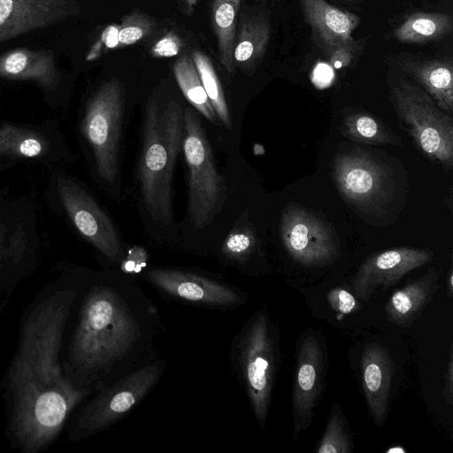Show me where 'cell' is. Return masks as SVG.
I'll list each match as a JSON object with an SVG mask.
<instances>
[{"mask_svg":"<svg viewBox=\"0 0 453 453\" xmlns=\"http://www.w3.org/2000/svg\"><path fill=\"white\" fill-rule=\"evenodd\" d=\"M163 331L158 310L126 273L90 287L71 344L81 387L98 391L158 359Z\"/></svg>","mask_w":453,"mask_h":453,"instance_id":"cell-1","label":"cell"},{"mask_svg":"<svg viewBox=\"0 0 453 453\" xmlns=\"http://www.w3.org/2000/svg\"><path fill=\"white\" fill-rule=\"evenodd\" d=\"M73 291L47 298L26 319L11 369L14 434L23 449L35 452L61 430L72 411L91 390L69 380L59 349Z\"/></svg>","mask_w":453,"mask_h":453,"instance_id":"cell-2","label":"cell"},{"mask_svg":"<svg viewBox=\"0 0 453 453\" xmlns=\"http://www.w3.org/2000/svg\"><path fill=\"white\" fill-rule=\"evenodd\" d=\"M183 112L175 101L163 109L149 101L144 113L139 182L147 211L154 220L163 224L173 219L172 187L182 145Z\"/></svg>","mask_w":453,"mask_h":453,"instance_id":"cell-3","label":"cell"},{"mask_svg":"<svg viewBox=\"0 0 453 453\" xmlns=\"http://www.w3.org/2000/svg\"><path fill=\"white\" fill-rule=\"evenodd\" d=\"M231 359L255 418L263 429L279 361L275 326L265 307L257 310L234 337Z\"/></svg>","mask_w":453,"mask_h":453,"instance_id":"cell-4","label":"cell"},{"mask_svg":"<svg viewBox=\"0 0 453 453\" xmlns=\"http://www.w3.org/2000/svg\"><path fill=\"white\" fill-rule=\"evenodd\" d=\"M182 150L188 166V211L196 229L210 225L226 196L224 178L219 173L210 142L194 109L183 112Z\"/></svg>","mask_w":453,"mask_h":453,"instance_id":"cell-5","label":"cell"},{"mask_svg":"<svg viewBox=\"0 0 453 453\" xmlns=\"http://www.w3.org/2000/svg\"><path fill=\"white\" fill-rule=\"evenodd\" d=\"M395 111L415 145L445 170L453 165V119L422 88L406 79L391 88Z\"/></svg>","mask_w":453,"mask_h":453,"instance_id":"cell-6","label":"cell"},{"mask_svg":"<svg viewBox=\"0 0 453 453\" xmlns=\"http://www.w3.org/2000/svg\"><path fill=\"white\" fill-rule=\"evenodd\" d=\"M165 367L166 361L158 358L99 389L78 419L79 431L94 434L124 418L154 388Z\"/></svg>","mask_w":453,"mask_h":453,"instance_id":"cell-7","label":"cell"},{"mask_svg":"<svg viewBox=\"0 0 453 453\" xmlns=\"http://www.w3.org/2000/svg\"><path fill=\"white\" fill-rule=\"evenodd\" d=\"M124 111L123 84L112 79L96 91L86 116L85 132L95 151L97 171L108 182L114 181L119 173Z\"/></svg>","mask_w":453,"mask_h":453,"instance_id":"cell-8","label":"cell"},{"mask_svg":"<svg viewBox=\"0 0 453 453\" xmlns=\"http://www.w3.org/2000/svg\"><path fill=\"white\" fill-rule=\"evenodd\" d=\"M145 278L165 297L194 306L231 309L247 300L245 292L237 287L192 271L152 268Z\"/></svg>","mask_w":453,"mask_h":453,"instance_id":"cell-9","label":"cell"},{"mask_svg":"<svg viewBox=\"0 0 453 453\" xmlns=\"http://www.w3.org/2000/svg\"><path fill=\"white\" fill-rule=\"evenodd\" d=\"M280 237L289 256L305 266L326 265L339 255L331 226L298 205H289L282 213Z\"/></svg>","mask_w":453,"mask_h":453,"instance_id":"cell-10","label":"cell"},{"mask_svg":"<svg viewBox=\"0 0 453 453\" xmlns=\"http://www.w3.org/2000/svg\"><path fill=\"white\" fill-rule=\"evenodd\" d=\"M325 355L314 334H306L299 341L296 355L292 392L295 440L312 422L324 385Z\"/></svg>","mask_w":453,"mask_h":453,"instance_id":"cell-11","label":"cell"},{"mask_svg":"<svg viewBox=\"0 0 453 453\" xmlns=\"http://www.w3.org/2000/svg\"><path fill=\"white\" fill-rule=\"evenodd\" d=\"M429 250L397 247L374 253L365 258L350 283L357 299L365 302L380 287L387 289L395 285L410 272L429 263Z\"/></svg>","mask_w":453,"mask_h":453,"instance_id":"cell-12","label":"cell"},{"mask_svg":"<svg viewBox=\"0 0 453 453\" xmlns=\"http://www.w3.org/2000/svg\"><path fill=\"white\" fill-rule=\"evenodd\" d=\"M80 12L78 0H0V43Z\"/></svg>","mask_w":453,"mask_h":453,"instance_id":"cell-13","label":"cell"},{"mask_svg":"<svg viewBox=\"0 0 453 453\" xmlns=\"http://www.w3.org/2000/svg\"><path fill=\"white\" fill-rule=\"evenodd\" d=\"M333 174L340 192L349 202L368 204L385 194L387 174L365 154L340 155L334 160Z\"/></svg>","mask_w":453,"mask_h":453,"instance_id":"cell-14","label":"cell"},{"mask_svg":"<svg viewBox=\"0 0 453 453\" xmlns=\"http://www.w3.org/2000/svg\"><path fill=\"white\" fill-rule=\"evenodd\" d=\"M68 208L80 232L111 263L125 257L118 232L107 214L86 193L73 188Z\"/></svg>","mask_w":453,"mask_h":453,"instance_id":"cell-15","label":"cell"},{"mask_svg":"<svg viewBox=\"0 0 453 453\" xmlns=\"http://www.w3.org/2000/svg\"><path fill=\"white\" fill-rule=\"evenodd\" d=\"M362 388L373 422L381 427L386 420L394 365L386 348L370 343L363 350L361 362Z\"/></svg>","mask_w":453,"mask_h":453,"instance_id":"cell-16","label":"cell"},{"mask_svg":"<svg viewBox=\"0 0 453 453\" xmlns=\"http://www.w3.org/2000/svg\"><path fill=\"white\" fill-rule=\"evenodd\" d=\"M299 3L305 21L326 53L338 45L356 42L351 35L360 23L357 15L326 0H299Z\"/></svg>","mask_w":453,"mask_h":453,"instance_id":"cell-17","label":"cell"},{"mask_svg":"<svg viewBox=\"0 0 453 453\" xmlns=\"http://www.w3.org/2000/svg\"><path fill=\"white\" fill-rule=\"evenodd\" d=\"M439 280L440 273L430 268L420 278L395 290L385 305L388 319L398 326H410L439 289Z\"/></svg>","mask_w":453,"mask_h":453,"instance_id":"cell-18","label":"cell"},{"mask_svg":"<svg viewBox=\"0 0 453 453\" xmlns=\"http://www.w3.org/2000/svg\"><path fill=\"white\" fill-rule=\"evenodd\" d=\"M402 70L419 83L436 105L453 111V65L451 58L411 59L400 62Z\"/></svg>","mask_w":453,"mask_h":453,"instance_id":"cell-19","label":"cell"},{"mask_svg":"<svg viewBox=\"0 0 453 453\" xmlns=\"http://www.w3.org/2000/svg\"><path fill=\"white\" fill-rule=\"evenodd\" d=\"M271 37L269 19L263 13H242L236 26L234 65L251 71L263 58Z\"/></svg>","mask_w":453,"mask_h":453,"instance_id":"cell-20","label":"cell"},{"mask_svg":"<svg viewBox=\"0 0 453 453\" xmlns=\"http://www.w3.org/2000/svg\"><path fill=\"white\" fill-rule=\"evenodd\" d=\"M56 73L54 58L44 51L16 49L0 57V75L50 81Z\"/></svg>","mask_w":453,"mask_h":453,"instance_id":"cell-21","label":"cell"},{"mask_svg":"<svg viewBox=\"0 0 453 453\" xmlns=\"http://www.w3.org/2000/svg\"><path fill=\"white\" fill-rule=\"evenodd\" d=\"M242 0H213L212 27L217 40L219 58L226 72L234 71V48L237 17Z\"/></svg>","mask_w":453,"mask_h":453,"instance_id":"cell-22","label":"cell"},{"mask_svg":"<svg viewBox=\"0 0 453 453\" xmlns=\"http://www.w3.org/2000/svg\"><path fill=\"white\" fill-rule=\"evenodd\" d=\"M452 19L447 13L418 12L409 15L394 30V37L403 43H424L448 35Z\"/></svg>","mask_w":453,"mask_h":453,"instance_id":"cell-23","label":"cell"},{"mask_svg":"<svg viewBox=\"0 0 453 453\" xmlns=\"http://www.w3.org/2000/svg\"><path fill=\"white\" fill-rule=\"evenodd\" d=\"M176 81L188 102L206 119L218 124L219 119L204 90L192 58L184 55L173 65Z\"/></svg>","mask_w":453,"mask_h":453,"instance_id":"cell-24","label":"cell"},{"mask_svg":"<svg viewBox=\"0 0 453 453\" xmlns=\"http://www.w3.org/2000/svg\"><path fill=\"white\" fill-rule=\"evenodd\" d=\"M342 134L357 142L366 144H394L402 146V140L383 122L365 112L350 113L343 118Z\"/></svg>","mask_w":453,"mask_h":453,"instance_id":"cell-25","label":"cell"},{"mask_svg":"<svg viewBox=\"0 0 453 453\" xmlns=\"http://www.w3.org/2000/svg\"><path fill=\"white\" fill-rule=\"evenodd\" d=\"M156 27V21L150 16L134 11L121 19L119 25L108 27L101 36V42L107 49L121 48L134 44L150 35Z\"/></svg>","mask_w":453,"mask_h":453,"instance_id":"cell-26","label":"cell"},{"mask_svg":"<svg viewBox=\"0 0 453 453\" xmlns=\"http://www.w3.org/2000/svg\"><path fill=\"white\" fill-rule=\"evenodd\" d=\"M192 59L218 119L231 128L232 118L224 90L211 59L200 50L192 51Z\"/></svg>","mask_w":453,"mask_h":453,"instance_id":"cell-27","label":"cell"},{"mask_svg":"<svg viewBox=\"0 0 453 453\" xmlns=\"http://www.w3.org/2000/svg\"><path fill=\"white\" fill-rule=\"evenodd\" d=\"M317 453H350L351 438L338 403L332 406L326 426L315 450Z\"/></svg>","mask_w":453,"mask_h":453,"instance_id":"cell-28","label":"cell"},{"mask_svg":"<svg viewBox=\"0 0 453 453\" xmlns=\"http://www.w3.org/2000/svg\"><path fill=\"white\" fill-rule=\"evenodd\" d=\"M257 248V237L248 227L232 230L221 246V255L225 260L246 270Z\"/></svg>","mask_w":453,"mask_h":453,"instance_id":"cell-29","label":"cell"},{"mask_svg":"<svg viewBox=\"0 0 453 453\" xmlns=\"http://www.w3.org/2000/svg\"><path fill=\"white\" fill-rule=\"evenodd\" d=\"M326 297L330 307L340 314L350 313L359 307L355 296L342 288L331 289Z\"/></svg>","mask_w":453,"mask_h":453,"instance_id":"cell-30","label":"cell"},{"mask_svg":"<svg viewBox=\"0 0 453 453\" xmlns=\"http://www.w3.org/2000/svg\"><path fill=\"white\" fill-rule=\"evenodd\" d=\"M182 47V41L173 31L167 33L151 48L150 53L156 58H170L176 56Z\"/></svg>","mask_w":453,"mask_h":453,"instance_id":"cell-31","label":"cell"},{"mask_svg":"<svg viewBox=\"0 0 453 453\" xmlns=\"http://www.w3.org/2000/svg\"><path fill=\"white\" fill-rule=\"evenodd\" d=\"M357 42L351 43H344L336 46L331 50L329 54L330 63L335 68H342L347 66L354 57Z\"/></svg>","mask_w":453,"mask_h":453,"instance_id":"cell-32","label":"cell"},{"mask_svg":"<svg viewBox=\"0 0 453 453\" xmlns=\"http://www.w3.org/2000/svg\"><path fill=\"white\" fill-rule=\"evenodd\" d=\"M442 396L448 404L453 403V352L452 346L449 349V359L446 367L444 375V383L442 388Z\"/></svg>","mask_w":453,"mask_h":453,"instance_id":"cell-33","label":"cell"},{"mask_svg":"<svg viewBox=\"0 0 453 453\" xmlns=\"http://www.w3.org/2000/svg\"><path fill=\"white\" fill-rule=\"evenodd\" d=\"M20 152L27 157H33L41 151V144L35 139H27L20 144Z\"/></svg>","mask_w":453,"mask_h":453,"instance_id":"cell-34","label":"cell"},{"mask_svg":"<svg viewBox=\"0 0 453 453\" xmlns=\"http://www.w3.org/2000/svg\"><path fill=\"white\" fill-rule=\"evenodd\" d=\"M182 2L185 5L187 12L191 14L196 5L197 0H182Z\"/></svg>","mask_w":453,"mask_h":453,"instance_id":"cell-35","label":"cell"},{"mask_svg":"<svg viewBox=\"0 0 453 453\" xmlns=\"http://www.w3.org/2000/svg\"><path fill=\"white\" fill-rule=\"evenodd\" d=\"M448 295L449 297L452 296L453 294V273L452 270L449 271V282H448Z\"/></svg>","mask_w":453,"mask_h":453,"instance_id":"cell-36","label":"cell"},{"mask_svg":"<svg viewBox=\"0 0 453 453\" xmlns=\"http://www.w3.org/2000/svg\"><path fill=\"white\" fill-rule=\"evenodd\" d=\"M348 1H350V0H348Z\"/></svg>","mask_w":453,"mask_h":453,"instance_id":"cell-37","label":"cell"}]
</instances>
